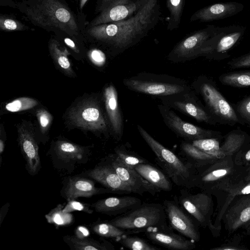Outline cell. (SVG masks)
<instances>
[{"mask_svg":"<svg viewBox=\"0 0 250 250\" xmlns=\"http://www.w3.org/2000/svg\"><path fill=\"white\" fill-rule=\"evenodd\" d=\"M192 86L201 96L206 107L217 123L230 126L242 124L234 108L221 93L212 79L205 76H199L193 82Z\"/></svg>","mask_w":250,"mask_h":250,"instance_id":"obj_4","label":"cell"},{"mask_svg":"<svg viewBox=\"0 0 250 250\" xmlns=\"http://www.w3.org/2000/svg\"><path fill=\"white\" fill-rule=\"evenodd\" d=\"M50 54L58 65L66 73H73L70 62L68 59L69 54L65 48H62L59 42L55 40H50L49 43Z\"/></svg>","mask_w":250,"mask_h":250,"instance_id":"obj_30","label":"cell"},{"mask_svg":"<svg viewBox=\"0 0 250 250\" xmlns=\"http://www.w3.org/2000/svg\"><path fill=\"white\" fill-rule=\"evenodd\" d=\"M76 236L79 237H85L89 234L88 229L84 227H79L76 231Z\"/></svg>","mask_w":250,"mask_h":250,"instance_id":"obj_45","label":"cell"},{"mask_svg":"<svg viewBox=\"0 0 250 250\" xmlns=\"http://www.w3.org/2000/svg\"><path fill=\"white\" fill-rule=\"evenodd\" d=\"M80 175L97 181L112 193L121 194L133 193L132 189L122 181L105 158L93 168Z\"/></svg>","mask_w":250,"mask_h":250,"instance_id":"obj_16","label":"cell"},{"mask_svg":"<svg viewBox=\"0 0 250 250\" xmlns=\"http://www.w3.org/2000/svg\"><path fill=\"white\" fill-rule=\"evenodd\" d=\"M61 193L62 196L69 201L80 197H90L112 192L105 188L97 187L92 179L79 175L66 178Z\"/></svg>","mask_w":250,"mask_h":250,"instance_id":"obj_17","label":"cell"},{"mask_svg":"<svg viewBox=\"0 0 250 250\" xmlns=\"http://www.w3.org/2000/svg\"><path fill=\"white\" fill-rule=\"evenodd\" d=\"M16 4L26 20L36 26L63 31L71 37L79 34L73 13L61 0H21Z\"/></svg>","mask_w":250,"mask_h":250,"instance_id":"obj_1","label":"cell"},{"mask_svg":"<svg viewBox=\"0 0 250 250\" xmlns=\"http://www.w3.org/2000/svg\"><path fill=\"white\" fill-rule=\"evenodd\" d=\"M243 233H235L224 243L217 247L211 248L212 250H247L243 241Z\"/></svg>","mask_w":250,"mask_h":250,"instance_id":"obj_38","label":"cell"},{"mask_svg":"<svg viewBox=\"0 0 250 250\" xmlns=\"http://www.w3.org/2000/svg\"><path fill=\"white\" fill-rule=\"evenodd\" d=\"M64 41L65 44L75 52L78 53L79 52L75 43L72 40L66 38L64 39Z\"/></svg>","mask_w":250,"mask_h":250,"instance_id":"obj_46","label":"cell"},{"mask_svg":"<svg viewBox=\"0 0 250 250\" xmlns=\"http://www.w3.org/2000/svg\"><path fill=\"white\" fill-rule=\"evenodd\" d=\"M63 241L72 250H114V246L104 239L100 241L92 238L65 235Z\"/></svg>","mask_w":250,"mask_h":250,"instance_id":"obj_27","label":"cell"},{"mask_svg":"<svg viewBox=\"0 0 250 250\" xmlns=\"http://www.w3.org/2000/svg\"><path fill=\"white\" fill-rule=\"evenodd\" d=\"M246 167L236 165L233 157L225 156L196 169L192 187L211 194L244 179Z\"/></svg>","mask_w":250,"mask_h":250,"instance_id":"obj_2","label":"cell"},{"mask_svg":"<svg viewBox=\"0 0 250 250\" xmlns=\"http://www.w3.org/2000/svg\"><path fill=\"white\" fill-rule=\"evenodd\" d=\"M162 104L193 118L199 122L215 125L217 122L194 90L159 98Z\"/></svg>","mask_w":250,"mask_h":250,"instance_id":"obj_10","label":"cell"},{"mask_svg":"<svg viewBox=\"0 0 250 250\" xmlns=\"http://www.w3.org/2000/svg\"><path fill=\"white\" fill-rule=\"evenodd\" d=\"M167 218L171 227L182 235L194 242L200 240V233L197 222L174 200H165L163 202Z\"/></svg>","mask_w":250,"mask_h":250,"instance_id":"obj_14","label":"cell"},{"mask_svg":"<svg viewBox=\"0 0 250 250\" xmlns=\"http://www.w3.org/2000/svg\"><path fill=\"white\" fill-rule=\"evenodd\" d=\"M222 222L229 236L239 229L250 235V193L233 198L223 215Z\"/></svg>","mask_w":250,"mask_h":250,"instance_id":"obj_13","label":"cell"},{"mask_svg":"<svg viewBox=\"0 0 250 250\" xmlns=\"http://www.w3.org/2000/svg\"><path fill=\"white\" fill-rule=\"evenodd\" d=\"M223 85L234 87L250 86V70L237 71L222 74L218 78Z\"/></svg>","mask_w":250,"mask_h":250,"instance_id":"obj_29","label":"cell"},{"mask_svg":"<svg viewBox=\"0 0 250 250\" xmlns=\"http://www.w3.org/2000/svg\"><path fill=\"white\" fill-rule=\"evenodd\" d=\"M235 164L248 167L250 166V143L243 148L233 157Z\"/></svg>","mask_w":250,"mask_h":250,"instance_id":"obj_41","label":"cell"},{"mask_svg":"<svg viewBox=\"0 0 250 250\" xmlns=\"http://www.w3.org/2000/svg\"><path fill=\"white\" fill-rule=\"evenodd\" d=\"M211 194L202 191L192 194L182 189L175 200L204 228H208L214 237L220 235L214 227L212 217L214 212Z\"/></svg>","mask_w":250,"mask_h":250,"instance_id":"obj_7","label":"cell"},{"mask_svg":"<svg viewBox=\"0 0 250 250\" xmlns=\"http://www.w3.org/2000/svg\"><path fill=\"white\" fill-rule=\"evenodd\" d=\"M18 141L25 167L30 175L34 176L41 168L39 147L33 132L25 125L18 127Z\"/></svg>","mask_w":250,"mask_h":250,"instance_id":"obj_19","label":"cell"},{"mask_svg":"<svg viewBox=\"0 0 250 250\" xmlns=\"http://www.w3.org/2000/svg\"><path fill=\"white\" fill-rule=\"evenodd\" d=\"M158 108L166 125L178 136L190 142L197 140L216 138L222 139L220 131L207 129L183 120L171 108L158 104Z\"/></svg>","mask_w":250,"mask_h":250,"instance_id":"obj_11","label":"cell"},{"mask_svg":"<svg viewBox=\"0 0 250 250\" xmlns=\"http://www.w3.org/2000/svg\"><path fill=\"white\" fill-rule=\"evenodd\" d=\"M38 104V102L33 98L21 97L7 103L5 108L10 112H18L32 108Z\"/></svg>","mask_w":250,"mask_h":250,"instance_id":"obj_36","label":"cell"},{"mask_svg":"<svg viewBox=\"0 0 250 250\" xmlns=\"http://www.w3.org/2000/svg\"><path fill=\"white\" fill-rule=\"evenodd\" d=\"M180 0H170V2L173 6H177L180 3Z\"/></svg>","mask_w":250,"mask_h":250,"instance_id":"obj_49","label":"cell"},{"mask_svg":"<svg viewBox=\"0 0 250 250\" xmlns=\"http://www.w3.org/2000/svg\"><path fill=\"white\" fill-rule=\"evenodd\" d=\"M115 154L125 165L133 168L138 165L148 163L146 159L124 145L115 148Z\"/></svg>","mask_w":250,"mask_h":250,"instance_id":"obj_32","label":"cell"},{"mask_svg":"<svg viewBox=\"0 0 250 250\" xmlns=\"http://www.w3.org/2000/svg\"><path fill=\"white\" fill-rule=\"evenodd\" d=\"M244 33V28L238 26L217 27L215 34L202 48L200 56L215 61L229 58V51L241 39Z\"/></svg>","mask_w":250,"mask_h":250,"instance_id":"obj_9","label":"cell"},{"mask_svg":"<svg viewBox=\"0 0 250 250\" xmlns=\"http://www.w3.org/2000/svg\"><path fill=\"white\" fill-rule=\"evenodd\" d=\"M71 122L84 129L102 133L107 132L109 124L98 102L85 100L71 109L69 113Z\"/></svg>","mask_w":250,"mask_h":250,"instance_id":"obj_8","label":"cell"},{"mask_svg":"<svg viewBox=\"0 0 250 250\" xmlns=\"http://www.w3.org/2000/svg\"><path fill=\"white\" fill-rule=\"evenodd\" d=\"M36 115L40 124L42 133H45L50 126L52 117L51 115L45 109L41 108L38 110Z\"/></svg>","mask_w":250,"mask_h":250,"instance_id":"obj_43","label":"cell"},{"mask_svg":"<svg viewBox=\"0 0 250 250\" xmlns=\"http://www.w3.org/2000/svg\"><path fill=\"white\" fill-rule=\"evenodd\" d=\"M167 218L163 204L147 203L142 204L109 222L125 230H144L151 228H167Z\"/></svg>","mask_w":250,"mask_h":250,"instance_id":"obj_6","label":"cell"},{"mask_svg":"<svg viewBox=\"0 0 250 250\" xmlns=\"http://www.w3.org/2000/svg\"><path fill=\"white\" fill-rule=\"evenodd\" d=\"M88 0H80V8L82 10Z\"/></svg>","mask_w":250,"mask_h":250,"instance_id":"obj_48","label":"cell"},{"mask_svg":"<svg viewBox=\"0 0 250 250\" xmlns=\"http://www.w3.org/2000/svg\"><path fill=\"white\" fill-rule=\"evenodd\" d=\"M138 130L146 143L156 155V161L170 179L177 186L192 188L195 167L188 162H184L174 152L152 137L142 126L138 125Z\"/></svg>","mask_w":250,"mask_h":250,"instance_id":"obj_3","label":"cell"},{"mask_svg":"<svg viewBox=\"0 0 250 250\" xmlns=\"http://www.w3.org/2000/svg\"><path fill=\"white\" fill-rule=\"evenodd\" d=\"M243 5L236 2L214 4L200 13L201 19L205 21L218 20L233 16L241 11Z\"/></svg>","mask_w":250,"mask_h":250,"instance_id":"obj_26","label":"cell"},{"mask_svg":"<svg viewBox=\"0 0 250 250\" xmlns=\"http://www.w3.org/2000/svg\"><path fill=\"white\" fill-rule=\"evenodd\" d=\"M250 193V181L244 180L216 191L212 195L216 198L217 206L212 217L213 224L220 234L222 218L227 208L237 195Z\"/></svg>","mask_w":250,"mask_h":250,"instance_id":"obj_18","label":"cell"},{"mask_svg":"<svg viewBox=\"0 0 250 250\" xmlns=\"http://www.w3.org/2000/svg\"><path fill=\"white\" fill-rule=\"evenodd\" d=\"M227 65L231 69L250 67V52L231 59L227 62Z\"/></svg>","mask_w":250,"mask_h":250,"instance_id":"obj_42","label":"cell"},{"mask_svg":"<svg viewBox=\"0 0 250 250\" xmlns=\"http://www.w3.org/2000/svg\"><path fill=\"white\" fill-rule=\"evenodd\" d=\"M123 83L130 90L158 98L190 90L184 80L167 75L140 73L123 80Z\"/></svg>","mask_w":250,"mask_h":250,"instance_id":"obj_5","label":"cell"},{"mask_svg":"<svg viewBox=\"0 0 250 250\" xmlns=\"http://www.w3.org/2000/svg\"><path fill=\"white\" fill-rule=\"evenodd\" d=\"M217 28H214L209 33L204 31L187 39L175 51L169 56V60L179 62L185 61L200 56L201 50L208 41L215 34Z\"/></svg>","mask_w":250,"mask_h":250,"instance_id":"obj_23","label":"cell"},{"mask_svg":"<svg viewBox=\"0 0 250 250\" xmlns=\"http://www.w3.org/2000/svg\"><path fill=\"white\" fill-rule=\"evenodd\" d=\"M103 96L109 126L115 139L119 141L123 135L124 119L118 102L117 91L113 84H108L104 88Z\"/></svg>","mask_w":250,"mask_h":250,"instance_id":"obj_21","label":"cell"},{"mask_svg":"<svg viewBox=\"0 0 250 250\" xmlns=\"http://www.w3.org/2000/svg\"><path fill=\"white\" fill-rule=\"evenodd\" d=\"M105 159L122 181L132 189L133 193L141 195L148 193L155 195L160 191L145 179L134 168L125 165L115 154L109 155Z\"/></svg>","mask_w":250,"mask_h":250,"instance_id":"obj_15","label":"cell"},{"mask_svg":"<svg viewBox=\"0 0 250 250\" xmlns=\"http://www.w3.org/2000/svg\"><path fill=\"white\" fill-rule=\"evenodd\" d=\"M64 207V204H58L46 214L45 217L47 222L54 224L57 227L70 224L73 220V216L70 213L63 212L62 209Z\"/></svg>","mask_w":250,"mask_h":250,"instance_id":"obj_34","label":"cell"},{"mask_svg":"<svg viewBox=\"0 0 250 250\" xmlns=\"http://www.w3.org/2000/svg\"><path fill=\"white\" fill-rule=\"evenodd\" d=\"M222 139L220 148L225 156L233 157L250 143V135L238 128L229 131Z\"/></svg>","mask_w":250,"mask_h":250,"instance_id":"obj_25","label":"cell"},{"mask_svg":"<svg viewBox=\"0 0 250 250\" xmlns=\"http://www.w3.org/2000/svg\"><path fill=\"white\" fill-rule=\"evenodd\" d=\"M28 27L12 16L1 15L0 17V28L4 31H23L27 29Z\"/></svg>","mask_w":250,"mask_h":250,"instance_id":"obj_39","label":"cell"},{"mask_svg":"<svg viewBox=\"0 0 250 250\" xmlns=\"http://www.w3.org/2000/svg\"><path fill=\"white\" fill-rule=\"evenodd\" d=\"M123 247L132 250H157L159 249L148 244L144 239L138 237L124 235L116 239Z\"/></svg>","mask_w":250,"mask_h":250,"instance_id":"obj_35","label":"cell"},{"mask_svg":"<svg viewBox=\"0 0 250 250\" xmlns=\"http://www.w3.org/2000/svg\"><path fill=\"white\" fill-rule=\"evenodd\" d=\"M49 153L55 168L72 172L78 165L87 162L90 151L87 147L67 141L58 140Z\"/></svg>","mask_w":250,"mask_h":250,"instance_id":"obj_12","label":"cell"},{"mask_svg":"<svg viewBox=\"0 0 250 250\" xmlns=\"http://www.w3.org/2000/svg\"><path fill=\"white\" fill-rule=\"evenodd\" d=\"M244 180L250 181V166L247 167Z\"/></svg>","mask_w":250,"mask_h":250,"instance_id":"obj_47","label":"cell"},{"mask_svg":"<svg viewBox=\"0 0 250 250\" xmlns=\"http://www.w3.org/2000/svg\"><path fill=\"white\" fill-rule=\"evenodd\" d=\"M89 227L97 235L106 238H113L117 239L127 233L125 230L114 226L109 222L97 221L91 224Z\"/></svg>","mask_w":250,"mask_h":250,"instance_id":"obj_31","label":"cell"},{"mask_svg":"<svg viewBox=\"0 0 250 250\" xmlns=\"http://www.w3.org/2000/svg\"><path fill=\"white\" fill-rule=\"evenodd\" d=\"M62 211L64 213H70L74 211H83L88 214H92L93 210L91 208V205L76 201L75 200L67 201Z\"/></svg>","mask_w":250,"mask_h":250,"instance_id":"obj_40","label":"cell"},{"mask_svg":"<svg viewBox=\"0 0 250 250\" xmlns=\"http://www.w3.org/2000/svg\"><path fill=\"white\" fill-rule=\"evenodd\" d=\"M234 109L242 125H246L250 128V96L239 101Z\"/></svg>","mask_w":250,"mask_h":250,"instance_id":"obj_37","label":"cell"},{"mask_svg":"<svg viewBox=\"0 0 250 250\" xmlns=\"http://www.w3.org/2000/svg\"><path fill=\"white\" fill-rule=\"evenodd\" d=\"M180 149L186 157L187 161L192 164L196 169L218 159L202 151L190 142H182L180 145Z\"/></svg>","mask_w":250,"mask_h":250,"instance_id":"obj_28","label":"cell"},{"mask_svg":"<svg viewBox=\"0 0 250 250\" xmlns=\"http://www.w3.org/2000/svg\"><path fill=\"white\" fill-rule=\"evenodd\" d=\"M142 204L140 199L134 196L110 197L91 204L97 212L109 216L122 215Z\"/></svg>","mask_w":250,"mask_h":250,"instance_id":"obj_22","label":"cell"},{"mask_svg":"<svg viewBox=\"0 0 250 250\" xmlns=\"http://www.w3.org/2000/svg\"><path fill=\"white\" fill-rule=\"evenodd\" d=\"M145 235L155 244L176 250H192L196 248L194 241L173 232L169 227L151 228L144 230Z\"/></svg>","mask_w":250,"mask_h":250,"instance_id":"obj_20","label":"cell"},{"mask_svg":"<svg viewBox=\"0 0 250 250\" xmlns=\"http://www.w3.org/2000/svg\"><path fill=\"white\" fill-rule=\"evenodd\" d=\"M222 139L216 138H206L194 140L190 143L202 151L217 158H221L225 157L220 148Z\"/></svg>","mask_w":250,"mask_h":250,"instance_id":"obj_33","label":"cell"},{"mask_svg":"<svg viewBox=\"0 0 250 250\" xmlns=\"http://www.w3.org/2000/svg\"><path fill=\"white\" fill-rule=\"evenodd\" d=\"M89 56L93 63L101 66L105 62V56L104 53L100 50L93 49L89 53Z\"/></svg>","mask_w":250,"mask_h":250,"instance_id":"obj_44","label":"cell"},{"mask_svg":"<svg viewBox=\"0 0 250 250\" xmlns=\"http://www.w3.org/2000/svg\"><path fill=\"white\" fill-rule=\"evenodd\" d=\"M134 168L160 191H170L172 189V185L167 175L149 162L138 165Z\"/></svg>","mask_w":250,"mask_h":250,"instance_id":"obj_24","label":"cell"}]
</instances>
